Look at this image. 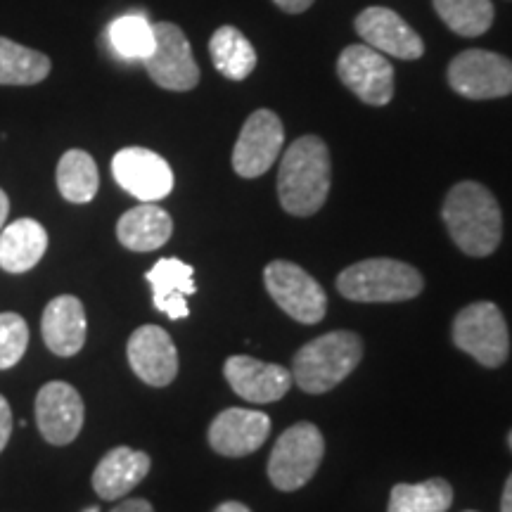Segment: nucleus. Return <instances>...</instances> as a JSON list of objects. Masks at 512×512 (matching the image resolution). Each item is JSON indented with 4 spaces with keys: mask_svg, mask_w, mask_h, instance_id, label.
<instances>
[{
    "mask_svg": "<svg viewBox=\"0 0 512 512\" xmlns=\"http://www.w3.org/2000/svg\"><path fill=\"white\" fill-rule=\"evenodd\" d=\"M150 456L128 446H117L100 460L93 472V489L102 501H117L131 494L150 472Z\"/></svg>",
    "mask_w": 512,
    "mask_h": 512,
    "instance_id": "20",
    "label": "nucleus"
},
{
    "mask_svg": "<svg viewBox=\"0 0 512 512\" xmlns=\"http://www.w3.org/2000/svg\"><path fill=\"white\" fill-rule=\"evenodd\" d=\"M425 280L418 268L396 259H366L344 268L337 278V290L351 302H408L418 297Z\"/></svg>",
    "mask_w": 512,
    "mask_h": 512,
    "instance_id": "4",
    "label": "nucleus"
},
{
    "mask_svg": "<svg viewBox=\"0 0 512 512\" xmlns=\"http://www.w3.org/2000/svg\"><path fill=\"white\" fill-rule=\"evenodd\" d=\"M128 363L145 384L166 387L178 375V351L169 332L159 325H143L133 332L126 347Z\"/></svg>",
    "mask_w": 512,
    "mask_h": 512,
    "instance_id": "15",
    "label": "nucleus"
},
{
    "mask_svg": "<svg viewBox=\"0 0 512 512\" xmlns=\"http://www.w3.org/2000/svg\"><path fill=\"white\" fill-rule=\"evenodd\" d=\"M83 415V399L72 384L48 382L36 396V422L48 444H72L81 434Z\"/></svg>",
    "mask_w": 512,
    "mask_h": 512,
    "instance_id": "13",
    "label": "nucleus"
},
{
    "mask_svg": "<svg viewBox=\"0 0 512 512\" xmlns=\"http://www.w3.org/2000/svg\"><path fill=\"white\" fill-rule=\"evenodd\" d=\"M223 375L235 394L252 403H273L292 387V375L285 366L256 361L252 356H230Z\"/></svg>",
    "mask_w": 512,
    "mask_h": 512,
    "instance_id": "17",
    "label": "nucleus"
},
{
    "mask_svg": "<svg viewBox=\"0 0 512 512\" xmlns=\"http://www.w3.org/2000/svg\"><path fill=\"white\" fill-rule=\"evenodd\" d=\"M264 283L273 302L297 323L313 325L328 311V297L316 278L290 261H273L266 266Z\"/></svg>",
    "mask_w": 512,
    "mask_h": 512,
    "instance_id": "8",
    "label": "nucleus"
},
{
    "mask_svg": "<svg viewBox=\"0 0 512 512\" xmlns=\"http://www.w3.org/2000/svg\"><path fill=\"white\" fill-rule=\"evenodd\" d=\"M112 512H155L152 503H147L145 498H131V501L119 503Z\"/></svg>",
    "mask_w": 512,
    "mask_h": 512,
    "instance_id": "32",
    "label": "nucleus"
},
{
    "mask_svg": "<svg viewBox=\"0 0 512 512\" xmlns=\"http://www.w3.org/2000/svg\"><path fill=\"white\" fill-rule=\"evenodd\" d=\"M501 512H512V475L508 477L503 489V501H501Z\"/></svg>",
    "mask_w": 512,
    "mask_h": 512,
    "instance_id": "33",
    "label": "nucleus"
},
{
    "mask_svg": "<svg viewBox=\"0 0 512 512\" xmlns=\"http://www.w3.org/2000/svg\"><path fill=\"white\" fill-rule=\"evenodd\" d=\"M271 434V418L261 411L228 408L209 427V446L219 456L242 458L259 451Z\"/></svg>",
    "mask_w": 512,
    "mask_h": 512,
    "instance_id": "16",
    "label": "nucleus"
},
{
    "mask_svg": "<svg viewBox=\"0 0 512 512\" xmlns=\"http://www.w3.org/2000/svg\"><path fill=\"white\" fill-rule=\"evenodd\" d=\"M453 342L479 366L498 368L508 361L510 335L501 309L491 302L465 306L453 320Z\"/></svg>",
    "mask_w": 512,
    "mask_h": 512,
    "instance_id": "6",
    "label": "nucleus"
},
{
    "mask_svg": "<svg viewBox=\"0 0 512 512\" xmlns=\"http://www.w3.org/2000/svg\"><path fill=\"white\" fill-rule=\"evenodd\" d=\"M280 10L287 12V15H299V12H306L313 5V0H273Z\"/></svg>",
    "mask_w": 512,
    "mask_h": 512,
    "instance_id": "31",
    "label": "nucleus"
},
{
    "mask_svg": "<svg viewBox=\"0 0 512 512\" xmlns=\"http://www.w3.org/2000/svg\"><path fill=\"white\" fill-rule=\"evenodd\" d=\"M86 309L81 299L72 294H62L43 311V342L57 356H76L86 344Z\"/></svg>",
    "mask_w": 512,
    "mask_h": 512,
    "instance_id": "18",
    "label": "nucleus"
},
{
    "mask_svg": "<svg viewBox=\"0 0 512 512\" xmlns=\"http://www.w3.org/2000/svg\"><path fill=\"white\" fill-rule=\"evenodd\" d=\"M470 512H472V510H470Z\"/></svg>",
    "mask_w": 512,
    "mask_h": 512,
    "instance_id": "38",
    "label": "nucleus"
},
{
    "mask_svg": "<svg viewBox=\"0 0 512 512\" xmlns=\"http://www.w3.org/2000/svg\"><path fill=\"white\" fill-rule=\"evenodd\" d=\"M57 188L67 202L86 204L95 197L100 188L98 164L83 150L64 152L60 164H57Z\"/></svg>",
    "mask_w": 512,
    "mask_h": 512,
    "instance_id": "25",
    "label": "nucleus"
},
{
    "mask_svg": "<svg viewBox=\"0 0 512 512\" xmlns=\"http://www.w3.org/2000/svg\"><path fill=\"white\" fill-rule=\"evenodd\" d=\"M48 74V55L0 36V86H34Z\"/></svg>",
    "mask_w": 512,
    "mask_h": 512,
    "instance_id": "24",
    "label": "nucleus"
},
{
    "mask_svg": "<svg viewBox=\"0 0 512 512\" xmlns=\"http://www.w3.org/2000/svg\"><path fill=\"white\" fill-rule=\"evenodd\" d=\"M174 233V221L169 211L155 202H143L136 209H128L117 223V238L131 252H155L164 247Z\"/></svg>",
    "mask_w": 512,
    "mask_h": 512,
    "instance_id": "21",
    "label": "nucleus"
},
{
    "mask_svg": "<svg viewBox=\"0 0 512 512\" xmlns=\"http://www.w3.org/2000/svg\"><path fill=\"white\" fill-rule=\"evenodd\" d=\"M356 34L366 46L377 53L399 57V60H418L425 53V43L418 31L389 8H366L354 22Z\"/></svg>",
    "mask_w": 512,
    "mask_h": 512,
    "instance_id": "14",
    "label": "nucleus"
},
{
    "mask_svg": "<svg viewBox=\"0 0 512 512\" xmlns=\"http://www.w3.org/2000/svg\"><path fill=\"white\" fill-rule=\"evenodd\" d=\"M330 192V152L318 136L294 140L278 171V197L287 214L311 216Z\"/></svg>",
    "mask_w": 512,
    "mask_h": 512,
    "instance_id": "2",
    "label": "nucleus"
},
{
    "mask_svg": "<svg viewBox=\"0 0 512 512\" xmlns=\"http://www.w3.org/2000/svg\"><path fill=\"white\" fill-rule=\"evenodd\" d=\"M107 38L121 60L143 62L155 48V24L147 22L143 15H124L110 24Z\"/></svg>",
    "mask_w": 512,
    "mask_h": 512,
    "instance_id": "28",
    "label": "nucleus"
},
{
    "mask_svg": "<svg viewBox=\"0 0 512 512\" xmlns=\"http://www.w3.org/2000/svg\"><path fill=\"white\" fill-rule=\"evenodd\" d=\"M508 444H510V448H512V432H510V437H508Z\"/></svg>",
    "mask_w": 512,
    "mask_h": 512,
    "instance_id": "37",
    "label": "nucleus"
},
{
    "mask_svg": "<svg viewBox=\"0 0 512 512\" xmlns=\"http://www.w3.org/2000/svg\"><path fill=\"white\" fill-rule=\"evenodd\" d=\"M453 503V489L446 479L420 484H396L387 512H446Z\"/></svg>",
    "mask_w": 512,
    "mask_h": 512,
    "instance_id": "27",
    "label": "nucleus"
},
{
    "mask_svg": "<svg viewBox=\"0 0 512 512\" xmlns=\"http://www.w3.org/2000/svg\"><path fill=\"white\" fill-rule=\"evenodd\" d=\"M361 358L363 342L356 332H328L297 351L292 363V380L306 394H325L347 380Z\"/></svg>",
    "mask_w": 512,
    "mask_h": 512,
    "instance_id": "3",
    "label": "nucleus"
},
{
    "mask_svg": "<svg viewBox=\"0 0 512 512\" xmlns=\"http://www.w3.org/2000/svg\"><path fill=\"white\" fill-rule=\"evenodd\" d=\"M29 347V325L19 313H0V370L22 361Z\"/></svg>",
    "mask_w": 512,
    "mask_h": 512,
    "instance_id": "29",
    "label": "nucleus"
},
{
    "mask_svg": "<svg viewBox=\"0 0 512 512\" xmlns=\"http://www.w3.org/2000/svg\"><path fill=\"white\" fill-rule=\"evenodd\" d=\"M451 240L467 256L494 254L503 238V214L496 197L482 183L453 185L441 209Z\"/></svg>",
    "mask_w": 512,
    "mask_h": 512,
    "instance_id": "1",
    "label": "nucleus"
},
{
    "mask_svg": "<svg viewBox=\"0 0 512 512\" xmlns=\"http://www.w3.org/2000/svg\"><path fill=\"white\" fill-rule=\"evenodd\" d=\"M8 214H10V200H8V195L0 190V230H3L5 221H8Z\"/></svg>",
    "mask_w": 512,
    "mask_h": 512,
    "instance_id": "35",
    "label": "nucleus"
},
{
    "mask_svg": "<svg viewBox=\"0 0 512 512\" xmlns=\"http://www.w3.org/2000/svg\"><path fill=\"white\" fill-rule=\"evenodd\" d=\"M12 422H15V420H12L10 403L3 394H0V453H3V448L8 446V441H10Z\"/></svg>",
    "mask_w": 512,
    "mask_h": 512,
    "instance_id": "30",
    "label": "nucleus"
},
{
    "mask_svg": "<svg viewBox=\"0 0 512 512\" xmlns=\"http://www.w3.org/2000/svg\"><path fill=\"white\" fill-rule=\"evenodd\" d=\"M46 249V228L34 219H19L0 233V268L8 273H27L38 266Z\"/></svg>",
    "mask_w": 512,
    "mask_h": 512,
    "instance_id": "22",
    "label": "nucleus"
},
{
    "mask_svg": "<svg viewBox=\"0 0 512 512\" xmlns=\"http://www.w3.org/2000/svg\"><path fill=\"white\" fill-rule=\"evenodd\" d=\"M325 453L323 434L313 422H297L275 441L268 458V479L275 489L297 491L309 484Z\"/></svg>",
    "mask_w": 512,
    "mask_h": 512,
    "instance_id": "5",
    "label": "nucleus"
},
{
    "mask_svg": "<svg viewBox=\"0 0 512 512\" xmlns=\"http://www.w3.org/2000/svg\"><path fill=\"white\" fill-rule=\"evenodd\" d=\"M448 83L467 100H494L512 93V60L491 50H465L448 64Z\"/></svg>",
    "mask_w": 512,
    "mask_h": 512,
    "instance_id": "7",
    "label": "nucleus"
},
{
    "mask_svg": "<svg viewBox=\"0 0 512 512\" xmlns=\"http://www.w3.org/2000/svg\"><path fill=\"white\" fill-rule=\"evenodd\" d=\"M112 176L140 202H159L174 190V171L169 162L145 147L119 150L112 159Z\"/></svg>",
    "mask_w": 512,
    "mask_h": 512,
    "instance_id": "12",
    "label": "nucleus"
},
{
    "mask_svg": "<svg viewBox=\"0 0 512 512\" xmlns=\"http://www.w3.org/2000/svg\"><path fill=\"white\" fill-rule=\"evenodd\" d=\"M285 143V128L271 110H256L242 126L233 150V169L242 178H259L280 157Z\"/></svg>",
    "mask_w": 512,
    "mask_h": 512,
    "instance_id": "11",
    "label": "nucleus"
},
{
    "mask_svg": "<svg viewBox=\"0 0 512 512\" xmlns=\"http://www.w3.org/2000/svg\"><path fill=\"white\" fill-rule=\"evenodd\" d=\"M214 512H252V510H249L245 503H238V501H226V503H221L219 508H216Z\"/></svg>",
    "mask_w": 512,
    "mask_h": 512,
    "instance_id": "34",
    "label": "nucleus"
},
{
    "mask_svg": "<svg viewBox=\"0 0 512 512\" xmlns=\"http://www.w3.org/2000/svg\"><path fill=\"white\" fill-rule=\"evenodd\" d=\"M337 76L366 105L384 107L394 98L392 62L366 43H356L342 50L337 60Z\"/></svg>",
    "mask_w": 512,
    "mask_h": 512,
    "instance_id": "10",
    "label": "nucleus"
},
{
    "mask_svg": "<svg viewBox=\"0 0 512 512\" xmlns=\"http://www.w3.org/2000/svg\"><path fill=\"white\" fill-rule=\"evenodd\" d=\"M145 278L152 285V302H155L157 311H162L171 320H183L190 316L188 297L197 292L192 266L169 256V259H159L145 273Z\"/></svg>",
    "mask_w": 512,
    "mask_h": 512,
    "instance_id": "19",
    "label": "nucleus"
},
{
    "mask_svg": "<svg viewBox=\"0 0 512 512\" xmlns=\"http://www.w3.org/2000/svg\"><path fill=\"white\" fill-rule=\"evenodd\" d=\"M143 64L150 79L166 91H192L200 83V67L192 55L188 36L171 22L155 24V48Z\"/></svg>",
    "mask_w": 512,
    "mask_h": 512,
    "instance_id": "9",
    "label": "nucleus"
},
{
    "mask_svg": "<svg viewBox=\"0 0 512 512\" xmlns=\"http://www.w3.org/2000/svg\"><path fill=\"white\" fill-rule=\"evenodd\" d=\"M432 5L441 22L458 36H482L494 24L491 0H432Z\"/></svg>",
    "mask_w": 512,
    "mask_h": 512,
    "instance_id": "26",
    "label": "nucleus"
},
{
    "mask_svg": "<svg viewBox=\"0 0 512 512\" xmlns=\"http://www.w3.org/2000/svg\"><path fill=\"white\" fill-rule=\"evenodd\" d=\"M209 55L214 67L230 81H242L254 72L256 50L240 29L219 27L209 38Z\"/></svg>",
    "mask_w": 512,
    "mask_h": 512,
    "instance_id": "23",
    "label": "nucleus"
},
{
    "mask_svg": "<svg viewBox=\"0 0 512 512\" xmlns=\"http://www.w3.org/2000/svg\"><path fill=\"white\" fill-rule=\"evenodd\" d=\"M83 512H100V508H98V505H93V508H86Z\"/></svg>",
    "mask_w": 512,
    "mask_h": 512,
    "instance_id": "36",
    "label": "nucleus"
}]
</instances>
